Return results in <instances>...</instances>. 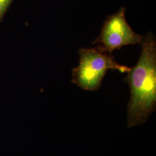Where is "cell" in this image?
<instances>
[{"label":"cell","mask_w":156,"mask_h":156,"mask_svg":"<svg viewBox=\"0 0 156 156\" xmlns=\"http://www.w3.org/2000/svg\"><path fill=\"white\" fill-rule=\"evenodd\" d=\"M141 44L140 60L126 78L131 93L127 118L129 128L145 124L156 109V41L149 34Z\"/></svg>","instance_id":"cell-1"},{"label":"cell","mask_w":156,"mask_h":156,"mask_svg":"<svg viewBox=\"0 0 156 156\" xmlns=\"http://www.w3.org/2000/svg\"><path fill=\"white\" fill-rule=\"evenodd\" d=\"M80 62L73 69L72 82L82 89L95 91L100 87L108 69L128 73L127 66L118 64L111 53L97 49H80Z\"/></svg>","instance_id":"cell-2"},{"label":"cell","mask_w":156,"mask_h":156,"mask_svg":"<svg viewBox=\"0 0 156 156\" xmlns=\"http://www.w3.org/2000/svg\"><path fill=\"white\" fill-rule=\"evenodd\" d=\"M143 39L131 28L125 19V9L121 8L106 19L100 35L93 43L98 44V49L111 53L126 45L141 44Z\"/></svg>","instance_id":"cell-3"},{"label":"cell","mask_w":156,"mask_h":156,"mask_svg":"<svg viewBox=\"0 0 156 156\" xmlns=\"http://www.w3.org/2000/svg\"><path fill=\"white\" fill-rule=\"evenodd\" d=\"M12 0H0V16L6 11Z\"/></svg>","instance_id":"cell-4"}]
</instances>
